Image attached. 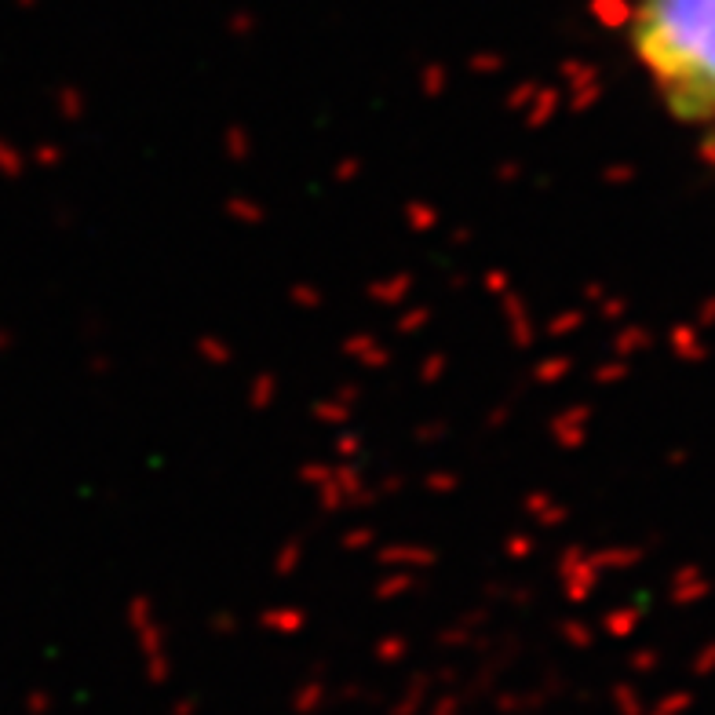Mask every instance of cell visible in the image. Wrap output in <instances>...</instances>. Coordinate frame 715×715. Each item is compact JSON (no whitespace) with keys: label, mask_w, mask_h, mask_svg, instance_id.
Segmentation results:
<instances>
[{"label":"cell","mask_w":715,"mask_h":715,"mask_svg":"<svg viewBox=\"0 0 715 715\" xmlns=\"http://www.w3.org/2000/svg\"><path fill=\"white\" fill-rule=\"evenodd\" d=\"M632 51L675 121L715 139V0H635Z\"/></svg>","instance_id":"obj_1"}]
</instances>
